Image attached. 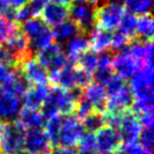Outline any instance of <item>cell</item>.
<instances>
[{
    "instance_id": "37",
    "label": "cell",
    "mask_w": 154,
    "mask_h": 154,
    "mask_svg": "<svg viewBox=\"0 0 154 154\" xmlns=\"http://www.w3.org/2000/svg\"><path fill=\"white\" fill-rule=\"evenodd\" d=\"M50 2V0H28V2L26 4L27 8L29 9L32 17H39V14L42 11V9Z\"/></svg>"
},
{
    "instance_id": "23",
    "label": "cell",
    "mask_w": 154,
    "mask_h": 154,
    "mask_svg": "<svg viewBox=\"0 0 154 154\" xmlns=\"http://www.w3.org/2000/svg\"><path fill=\"white\" fill-rule=\"evenodd\" d=\"M52 34H53L54 41H56L57 43H62V42H66L70 38H72L73 36L81 34V33L72 20H65V22L61 23L60 25L55 26L54 29L52 30Z\"/></svg>"
},
{
    "instance_id": "19",
    "label": "cell",
    "mask_w": 154,
    "mask_h": 154,
    "mask_svg": "<svg viewBox=\"0 0 154 154\" xmlns=\"http://www.w3.org/2000/svg\"><path fill=\"white\" fill-rule=\"evenodd\" d=\"M19 99L20 98L14 94L2 91V94H0V120L9 122L10 118H14L18 115L20 110Z\"/></svg>"
},
{
    "instance_id": "16",
    "label": "cell",
    "mask_w": 154,
    "mask_h": 154,
    "mask_svg": "<svg viewBox=\"0 0 154 154\" xmlns=\"http://www.w3.org/2000/svg\"><path fill=\"white\" fill-rule=\"evenodd\" d=\"M48 86H30L23 96V108L39 110L50 92Z\"/></svg>"
},
{
    "instance_id": "3",
    "label": "cell",
    "mask_w": 154,
    "mask_h": 154,
    "mask_svg": "<svg viewBox=\"0 0 154 154\" xmlns=\"http://www.w3.org/2000/svg\"><path fill=\"white\" fill-rule=\"evenodd\" d=\"M25 128L18 123L4 122L2 134L0 136V152L4 154H20L24 151Z\"/></svg>"
},
{
    "instance_id": "46",
    "label": "cell",
    "mask_w": 154,
    "mask_h": 154,
    "mask_svg": "<svg viewBox=\"0 0 154 154\" xmlns=\"http://www.w3.org/2000/svg\"><path fill=\"white\" fill-rule=\"evenodd\" d=\"M2 94V89H1V88H0V94Z\"/></svg>"
},
{
    "instance_id": "15",
    "label": "cell",
    "mask_w": 154,
    "mask_h": 154,
    "mask_svg": "<svg viewBox=\"0 0 154 154\" xmlns=\"http://www.w3.org/2000/svg\"><path fill=\"white\" fill-rule=\"evenodd\" d=\"M81 97L94 107V110L105 112L107 92L103 85L92 81L86 88L81 90Z\"/></svg>"
},
{
    "instance_id": "6",
    "label": "cell",
    "mask_w": 154,
    "mask_h": 154,
    "mask_svg": "<svg viewBox=\"0 0 154 154\" xmlns=\"http://www.w3.org/2000/svg\"><path fill=\"white\" fill-rule=\"evenodd\" d=\"M71 20L79 28L80 33L89 35L94 27V8L87 2H75L69 7Z\"/></svg>"
},
{
    "instance_id": "1",
    "label": "cell",
    "mask_w": 154,
    "mask_h": 154,
    "mask_svg": "<svg viewBox=\"0 0 154 154\" xmlns=\"http://www.w3.org/2000/svg\"><path fill=\"white\" fill-rule=\"evenodd\" d=\"M81 97V90H65L59 87H52L45 101L42 105V114L45 118L53 115L74 114L78 100Z\"/></svg>"
},
{
    "instance_id": "43",
    "label": "cell",
    "mask_w": 154,
    "mask_h": 154,
    "mask_svg": "<svg viewBox=\"0 0 154 154\" xmlns=\"http://www.w3.org/2000/svg\"><path fill=\"white\" fill-rule=\"evenodd\" d=\"M2 128H4V122L0 120V136H1V134H2Z\"/></svg>"
},
{
    "instance_id": "22",
    "label": "cell",
    "mask_w": 154,
    "mask_h": 154,
    "mask_svg": "<svg viewBox=\"0 0 154 154\" xmlns=\"http://www.w3.org/2000/svg\"><path fill=\"white\" fill-rule=\"evenodd\" d=\"M153 30L154 24L152 14H141L136 18V37L144 42H152Z\"/></svg>"
},
{
    "instance_id": "2",
    "label": "cell",
    "mask_w": 154,
    "mask_h": 154,
    "mask_svg": "<svg viewBox=\"0 0 154 154\" xmlns=\"http://www.w3.org/2000/svg\"><path fill=\"white\" fill-rule=\"evenodd\" d=\"M127 9L117 0H107L94 8V27L107 32L118 28Z\"/></svg>"
},
{
    "instance_id": "20",
    "label": "cell",
    "mask_w": 154,
    "mask_h": 154,
    "mask_svg": "<svg viewBox=\"0 0 154 154\" xmlns=\"http://www.w3.org/2000/svg\"><path fill=\"white\" fill-rule=\"evenodd\" d=\"M45 117L41 110L22 108L18 112V123L25 128V131L32 128H42L45 124Z\"/></svg>"
},
{
    "instance_id": "31",
    "label": "cell",
    "mask_w": 154,
    "mask_h": 154,
    "mask_svg": "<svg viewBox=\"0 0 154 154\" xmlns=\"http://www.w3.org/2000/svg\"><path fill=\"white\" fill-rule=\"evenodd\" d=\"M53 42H54V38H53L52 30L50 28H47L45 32L39 34L38 36L29 39V46L32 52H38L47 47L48 45H51Z\"/></svg>"
},
{
    "instance_id": "4",
    "label": "cell",
    "mask_w": 154,
    "mask_h": 154,
    "mask_svg": "<svg viewBox=\"0 0 154 154\" xmlns=\"http://www.w3.org/2000/svg\"><path fill=\"white\" fill-rule=\"evenodd\" d=\"M36 60L47 70L48 73L56 72L69 64L68 57L60 43H52L36 54Z\"/></svg>"
},
{
    "instance_id": "11",
    "label": "cell",
    "mask_w": 154,
    "mask_h": 154,
    "mask_svg": "<svg viewBox=\"0 0 154 154\" xmlns=\"http://www.w3.org/2000/svg\"><path fill=\"white\" fill-rule=\"evenodd\" d=\"M5 42L9 50L13 52L18 59L19 66L22 65L24 61L28 60L33 56V52L29 46V41L26 37V35L23 33L20 24Z\"/></svg>"
},
{
    "instance_id": "9",
    "label": "cell",
    "mask_w": 154,
    "mask_h": 154,
    "mask_svg": "<svg viewBox=\"0 0 154 154\" xmlns=\"http://www.w3.org/2000/svg\"><path fill=\"white\" fill-rule=\"evenodd\" d=\"M19 72L32 86H47L48 83V72L38 61L33 56L24 61L19 66Z\"/></svg>"
},
{
    "instance_id": "38",
    "label": "cell",
    "mask_w": 154,
    "mask_h": 154,
    "mask_svg": "<svg viewBox=\"0 0 154 154\" xmlns=\"http://www.w3.org/2000/svg\"><path fill=\"white\" fill-rule=\"evenodd\" d=\"M48 154H78V151L74 147H68V146H54L52 147Z\"/></svg>"
},
{
    "instance_id": "42",
    "label": "cell",
    "mask_w": 154,
    "mask_h": 154,
    "mask_svg": "<svg viewBox=\"0 0 154 154\" xmlns=\"http://www.w3.org/2000/svg\"><path fill=\"white\" fill-rule=\"evenodd\" d=\"M87 4L91 5V6H96L97 4H99L100 1H103V0H85Z\"/></svg>"
},
{
    "instance_id": "25",
    "label": "cell",
    "mask_w": 154,
    "mask_h": 154,
    "mask_svg": "<svg viewBox=\"0 0 154 154\" xmlns=\"http://www.w3.org/2000/svg\"><path fill=\"white\" fill-rule=\"evenodd\" d=\"M20 28H22L23 33L26 35V37L28 38V41H29V39L34 38L36 36H38L39 34H42L43 32H45L50 27H47L39 18L33 17L24 20L23 24L20 25Z\"/></svg>"
},
{
    "instance_id": "14",
    "label": "cell",
    "mask_w": 154,
    "mask_h": 154,
    "mask_svg": "<svg viewBox=\"0 0 154 154\" xmlns=\"http://www.w3.org/2000/svg\"><path fill=\"white\" fill-rule=\"evenodd\" d=\"M70 6L55 4V2H48V4L42 9L39 14L41 20L47 26V27H55L60 25L61 23L68 20L70 17Z\"/></svg>"
},
{
    "instance_id": "40",
    "label": "cell",
    "mask_w": 154,
    "mask_h": 154,
    "mask_svg": "<svg viewBox=\"0 0 154 154\" xmlns=\"http://www.w3.org/2000/svg\"><path fill=\"white\" fill-rule=\"evenodd\" d=\"M27 2H28V0H10V4L15 9L22 8Z\"/></svg>"
},
{
    "instance_id": "5",
    "label": "cell",
    "mask_w": 154,
    "mask_h": 154,
    "mask_svg": "<svg viewBox=\"0 0 154 154\" xmlns=\"http://www.w3.org/2000/svg\"><path fill=\"white\" fill-rule=\"evenodd\" d=\"M83 126L80 119L74 114L65 115L62 118L60 135H59V145L74 147L78 145L81 136L83 135Z\"/></svg>"
},
{
    "instance_id": "47",
    "label": "cell",
    "mask_w": 154,
    "mask_h": 154,
    "mask_svg": "<svg viewBox=\"0 0 154 154\" xmlns=\"http://www.w3.org/2000/svg\"><path fill=\"white\" fill-rule=\"evenodd\" d=\"M97 154H98V153H97ZM99 154H101V153H99Z\"/></svg>"
},
{
    "instance_id": "7",
    "label": "cell",
    "mask_w": 154,
    "mask_h": 154,
    "mask_svg": "<svg viewBox=\"0 0 154 154\" xmlns=\"http://www.w3.org/2000/svg\"><path fill=\"white\" fill-rule=\"evenodd\" d=\"M117 132L119 134L122 143L124 144L138 143L140 134L142 132V125L132 109H128L122 115L120 123L117 127Z\"/></svg>"
},
{
    "instance_id": "35",
    "label": "cell",
    "mask_w": 154,
    "mask_h": 154,
    "mask_svg": "<svg viewBox=\"0 0 154 154\" xmlns=\"http://www.w3.org/2000/svg\"><path fill=\"white\" fill-rule=\"evenodd\" d=\"M140 145L145 151L152 153L153 152V144H154V134L153 128H142V132L140 134Z\"/></svg>"
},
{
    "instance_id": "18",
    "label": "cell",
    "mask_w": 154,
    "mask_h": 154,
    "mask_svg": "<svg viewBox=\"0 0 154 154\" xmlns=\"http://www.w3.org/2000/svg\"><path fill=\"white\" fill-rule=\"evenodd\" d=\"M28 87H29L28 82L22 75L19 70H15V71H10L9 75L2 83V91L20 98L25 94Z\"/></svg>"
},
{
    "instance_id": "44",
    "label": "cell",
    "mask_w": 154,
    "mask_h": 154,
    "mask_svg": "<svg viewBox=\"0 0 154 154\" xmlns=\"http://www.w3.org/2000/svg\"><path fill=\"white\" fill-rule=\"evenodd\" d=\"M20 154H48V153H30V152H26V151H23Z\"/></svg>"
},
{
    "instance_id": "24",
    "label": "cell",
    "mask_w": 154,
    "mask_h": 154,
    "mask_svg": "<svg viewBox=\"0 0 154 154\" xmlns=\"http://www.w3.org/2000/svg\"><path fill=\"white\" fill-rule=\"evenodd\" d=\"M45 127L44 132L47 135L51 147L59 145V135H60L61 125H62V117L61 115H53L47 117L45 119Z\"/></svg>"
},
{
    "instance_id": "10",
    "label": "cell",
    "mask_w": 154,
    "mask_h": 154,
    "mask_svg": "<svg viewBox=\"0 0 154 154\" xmlns=\"http://www.w3.org/2000/svg\"><path fill=\"white\" fill-rule=\"evenodd\" d=\"M96 145L97 151L101 154H114L122 144V140L117 129L105 125L96 132Z\"/></svg>"
},
{
    "instance_id": "32",
    "label": "cell",
    "mask_w": 154,
    "mask_h": 154,
    "mask_svg": "<svg viewBox=\"0 0 154 154\" xmlns=\"http://www.w3.org/2000/svg\"><path fill=\"white\" fill-rule=\"evenodd\" d=\"M0 65L15 70L19 69V62L16 55L9 50L6 44L2 43H0Z\"/></svg>"
},
{
    "instance_id": "13",
    "label": "cell",
    "mask_w": 154,
    "mask_h": 154,
    "mask_svg": "<svg viewBox=\"0 0 154 154\" xmlns=\"http://www.w3.org/2000/svg\"><path fill=\"white\" fill-rule=\"evenodd\" d=\"M111 69L116 72V75L122 78L123 80H127L140 70V66L127 51L123 48L122 51L117 52L115 56H112Z\"/></svg>"
},
{
    "instance_id": "33",
    "label": "cell",
    "mask_w": 154,
    "mask_h": 154,
    "mask_svg": "<svg viewBox=\"0 0 154 154\" xmlns=\"http://www.w3.org/2000/svg\"><path fill=\"white\" fill-rule=\"evenodd\" d=\"M131 42V38H128L127 36H125L124 34H122L120 32L116 30L115 33L111 34V43H110V50L112 52H119L123 48L128 45Z\"/></svg>"
},
{
    "instance_id": "45",
    "label": "cell",
    "mask_w": 154,
    "mask_h": 154,
    "mask_svg": "<svg viewBox=\"0 0 154 154\" xmlns=\"http://www.w3.org/2000/svg\"><path fill=\"white\" fill-rule=\"evenodd\" d=\"M74 1H77V2H83L85 0H74Z\"/></svg>"
},
{
    "instance_id": "41",
    "label": "cell",
    "mask_w": 154,
    "mask_h": 154,
    "mask_svg": "<svg viewBox=\"0 0 154 154\" xmlns=\"http://www.w3.org/2000/svg\"><path fill=\"white\" fill-rule=\"evenodd\" d=\"M53 2L64 5V6H71V5H72V0H53Z\"/></svg>"
},
{
    "instance_id": "17",
    "label": "cell",
    "mask_w": 154,
    "mask_h": 154,
    "mask_svg": "<svg viewBox=\"0 0 154 154\" xmlns=\"http://www.w3.org/2000/svg\"><path fill=\"white\" fill-rule=\"evenodd\" d=\"M87 36L88 35L78 34L73 36L72 38L69 39L68 44H66V53H65V55L68 57L69 64L74 65L82 53L90 50L89 38Z\"/></svg>"
},
{
    "instance_id": "39",
    "label": "cell",
    "mask_w": 154,
    "mask_h": 154,
    "mask_svg": "<svg viewBox=\"0 0 154 154\" xmlns=\"http://www.w3.org/2000/svg\"><path fill=\"white\" fill-rule=\"evenodd\" d=\"M10 73V69L6 68L4 65H0V85H2L5 82V80L7 79V77Z\"/></svg>"
},
{
    "instance_id": "34",
    "label": "cell",
    "mask_w": 154,
    "mask_h": 154,
    "mask_svg": "<svg viewBox=\"0 0 154 154\" xmlns=\"http://www.w3.org/2000/svg\"><path fill=\"white\" fill-rule=\"evenodd\" d=\"M18 26L19 23L8 20L6 18H0V43H2L8 38Z\"/></svg>"
},
{
    "instance_id": "12",
    "label": "cell",
    "mask_w": 154,
    "mask_h": 154,
    "mask_svg": "<svg viewBox=\"0 0 154 154\" xmlns=\"http://www.w3.org/2000/svg\"><path fill=\"white\" fill-rule=\"evenodd\" d=\"M50 141L43 128H32L25 131L24 151L30 153H50Z\"/></svg>"
},
{
    "instance_id": "36",
    "label": "cell",
    "mask_w": 154,
    "mask_h": 154,
    "mask_svg": "<svg viewBox=\"0 0 154 154\" xmlns=\"http://www.w3.org/2000/svg\"><path fill=\"white\" fill-rule=\"evenodd\" d=\"M15 11H16V9L11 6L10 0H0V18H6L8 20H14Z\"/></svg>"
},
{
    "instance_id": "29",
    "label": "cell",
    "mask_w": 154,
    "mask_h": 154,
    "mask_svg": "<svg viewBox=\"0 0 154 154\" xmlns=\"http://www.w3.org/2000/svg\"><path fill=\"white\" fill-rule=\"evenodd\" d=\"M136 18L137 17L134 14L127 11L118 26V32L131 39L136 37Z\"/></svg>"
},
{
    "instance_id": "8",
    "label": "cell",
    "mask_w": 154,
    "mask_h": 154,
    "mask_svg": "<svg viewBox=\"0 0 154 154\" xmlns=\"http://www.w3.org/2000/svg\"><path fill=\"white\" fill-rule=\"evenodd\" d=\"M133 103V96L127 83L119 90L107 94L105 112L106 115H120L131 109Z\"/></svg>"
},
{
    "instance_id": "28",
    "label": "cell",
    "mask_w": 154,
    "mask_h": 154,
    "mask_svg": "<svg viewBox=\"0 0 154 154\" xmlns=\"http://www.w3.org/2000/svg\"><path fill=\"white\" fill-rule=\"evenodd\" d=\"M124 5L127 11L132 14H146L150 13L153 0H117Z\"/></svg>"
},
{
    "instance_id": "21",
    "label": "cell",
    "mask_w": 154,
    "mask_h": 154,
    "mask_svg": "<svg viewBox=\"0 0 154 154\" xmlns=\"http://www.w3.org/2000/svg\"><path fill=\"white\" fill-rule=\"evenodd\" d=\"M111 32L94 27L89 34L90 48L94 53H103L110 48Z\"/></svg>"
},
{
    "instance_id": "27",
    "label": "cell",
    "mask_w": 154,
    "mask_h": 154,
    "mask_svg": "<svg viewBox=\"0 0 154 154\" xmlns=\"http://www.w3.org/2000/svg\"><path fill=\"white\" fill-rule=\"evenodd\" d=\"M74 65L90 74H94L98 66V56L94 52L88 50L80 55Z\"/></svg>"
},
{
    "instance_id": "30",
    "label": "cell",
    "mask_w": 154,
    "mask_h": 154,
    "mask_svg": "<svg viewBox=\"0 0 154 154\" xmlns=\"http://www.w3.org/2000/svg\"><path fill=\"white\" fill-rule=\"evenodd\" d=\"M78 154H97V145L94 133L83 134L78 143Z\"/></svg>"
},
{
    "instance_id": "26",
    "label": "cell",
    "mask_w": 154,
    "mask_h": 154,
    "mask_svg": "<svg viewBox=\"0 0 154 154\" xmlns=\"http://www.w3.org/2000/svg\"><path fill=\"white\" fill-rule=\"evenodd\" d=\"M83 129L88 133H96L106 124V116L103 112L94 110L81 120Z\"/></svg>"
}]
</instances>
